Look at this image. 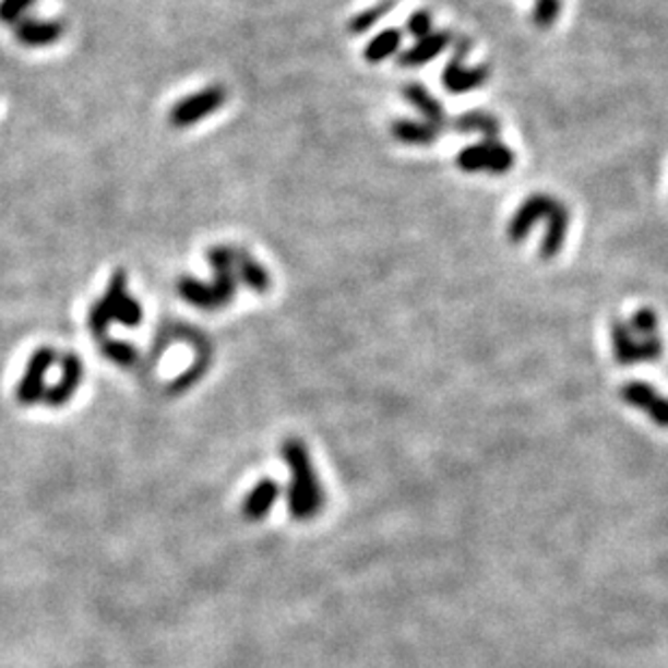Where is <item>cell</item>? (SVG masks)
I'll list each match as a JSON object with an SVG mask.
<instances>
[{"label": "cell", "instance_id": "30bf717a", "mask_svg": "<svg viewBox=\"0 0 668 668\" xmlns=\"http://www.w3.org/2000/svg\"><path fill=\"white\" fill-rule=\"evenodd\" d=\"M59 366H61V374H59V381L55 385H48L46 390V396H44V403L48 407H63L68 405L74 394L79 392L81 383H83V374H85V368H83V361L79 355L74 353H68L59 359Z\"/></svg>", "mask_w": 668, "mask_h": 668}, {"label": "cell", "instance_id": "603a6c76", "mask_svg": "<svg viewBox=\"0 0 668 668\" xmlns=\"http://www.w3.org/2000/svg\"><path fill=\"white\" fill-rule=\"evenodd\" d=\"M628 325L632 327V332L639 337H656L660 335V321L658 314L652 308H641L632 314V319L628 321Z\"/></svg>", "mask_w": 668, "mask_h": 668}, {"label": "cell", "instance_id": "9a60e30c", "mask_svg": "<svg viewBox=\"0 0 668 668\" xmlns=\"http://www.w3.org/2000/svg\"><path fill=\"white\" fill-rule=\"evenodd\" d=\"M440 128L425 119H396L392 123V136L405 145H431L440 136Z\"/></svg>", "mask_w": 668, "mask_h": 668}, {"label": "cell", "instance_id": "83f0119b", "mask_svg": "<svg viewBox=\"0 0 668 668\" xmlns=\"http://www.w3.org/2000/svg\"><path fill=\"white\" fill-rule=\"evenodd\" d=\"M407 31L411 37H425L433 31V15L429 11H416L409 20H407Z\"/></svg>", "mask_w": 668, "mask_h": 668}, {"label": "cell", "instance_id": "8fae6325", "mask_svg": "<svg viewBox=\"0 0 668 668\" xmlns=\"http://www.w3.org/2000/svg\"><path fill=\"white\" fill-rule=\"evenodd\" d=\"M282 496V487L273 478H260L244 496L240 513L247 522H262L273 511Z\"/></svg>", "mask_w": 668, "mask_h": 668}, {"label": "cell", "instance_id": "d4e9b609", "mask_svg": "<svg viewBox=\"0 0 668 668\" xmlns=\"http://www.w3.org/2000/svg\"><path fill=\"white\" fill-rule=\"evenodd\" d=\"M37 0H0V22L17 24L33 9Z\"/></svg>", "mask_w": 668, "mask_h": 668}, {"label": "cell", "instance_id": "484cf974", "mask_svg": "<svg viewBox=\"0 0 668 668\" xmlns=\"http://www.w3.org/2000/svg\"><path fill=\"white\" fill-rule=\"evenodd\" d=\"M141 319H143V308H141V303H139L136 299H132V297L126 295L123 301L119 303L117 312H115V321L121 323V325H126V327H136V325L141 323Z\"/></svg>", "mask_w": 668, "mask_h": 668}, {"label": "cell", "instance_id": "52a82bcc", "mask_svg": "<svg viewBox=\"0 0 668 668\" xmlns=\"http://www.w3.org/2000/svg\"><path fill=\"white\" fill-rule=\"evenodd\" d=\"M557 198L552 195H544V193H537V195H530L517 211L515 215L511 217L509 227H506V236L513 244H522L528 234L533 231V227L539 222H550L554 208L558 206Z\"/></svg>", "mask_w": 668, "mask_h": 668}, {"label": "cell", "instance_id": "44dd1931", "mask_svg": "<svg viewBox=\"0 0 668 668\" xmlns=\"http://www.w3.org/2000/svg\"><path fill=\"white\" fill-rule=\"evenodd\" d=\"M392 7H394V0H383V2H379V4H374V7H370V9H366V11L357 13V15L348 22V31H350L353 35L366 33V31L372 28L383 15H387V13L392 11Z\"/></svg>", "mask_w": 668, "mask_h": 668}, {"label": "cell", "instance_id": "7a4b0ae2", "mask_svg": "<svg viewBox=\"0 0 668 668\" xmlns=\"http://www.w3.org/2000/svg\"><path fill=\"white\" fill-rule=\"evenodd\" d=\"M517 158L509 145L500 139H485L467 145L456 154V165L465 174H491L506 176L515 167Z\"/></svg>", "mask_w": 668, "mask_h": 668}, {"label": "cell", "instance_id": "ffe728a7", "mask_svg": "<svg viewBox=\"0 0 668 668\" xmlns=\"http://www.w3.org/2000/svg\"><path fill=\"white\" fill-rule=\"evenodd\" d=\"M401 44H403V33L398 28H385L370 39V44L363 50V57L370 63H381V61L394 57L398 52Z\"/></svg>", "mask_w": 668, "mask_h": 668}, {"label": "cell", "instance_id": "e0dca14e", "mask_svg": "<svg viewBox=\"0 0 668 668\" xmlns=\"http://www.w3.org/2000/svg\"><path fill=\"white\" fill-rule=\"evenodd\" d=\"M178 293L193 308H200V310H206V312L222 310V303H219V297H217L213 284H204V282L187 275L178 282Z\"/></svg>", "mask_w": 668, "mask_h": 668}, {"label": "cell", "instance_id": "7402d4cb", "mask_svg": "<svg viewBox=\"0 0 668 668\" xmlns=\"http://www.w3.org/2000/svg\"><path fill=\"white\" fill-rule=\"evenodd\" d=\"M100 348H103V353H105L107 359H111L112 363L123 366V368L134 366V361H136V357H139L136 346L130 344V342H126V339H109V337H105L103 344H100Z\"/></svg>", "mask_w": 668, "mask_h": 668}, {"label": "cell", "instance_id": "ba28073f", "mask_svg": "<svg viewBox=\"0 0 668 668\" xmlns=\"http://www.w3.org/2000/svg\"><path fill=\"white\" fill-rule=\"evenodd\" d=\"M621 401L643 411L656 427L668 429V396L645 381H628L621 387Z\"/></svg>", "mask_w": 668, "mask_h": 668}, {"label": "cell", "instance_id": "7c38bea8", "mask_svg": "<svg viewBox=\"0 0 668 668\" xmlns=\"http://www.w3.org/2000/svg\"><path fill=\"white\" fill-rule=\"evenodd\" d=\"M13 35L26 48H44L61 39L63 26L57 20H37L26 15L15 24Z\"/></svg>", "mask_w": 668, "mask_h": 668}, {"label": "cell", "instance_id": "5bb4252c", "mask_svg": "<svg viewBox=\"0 0 668 668\" xmlns=\"http://www.w3.org/2000/svg\"><path fill=\"white\" fill-rule=\"evenodd\" d=\"M403 96L416 111L422 115L425 121L438 126L440 130H444L448 126V115H445L444 107L422 83H405L403 85Z\"/></svg>", "mask_w": 668, "mask_h": 668}, {"label": "cell", "instance_id": "4fadbf2b", "mask_svg": "<svg viewBox=\"0 0 668 668\" xmlns=\"http://www.w3.org/2000/svg\"><path fill=\"white\" fill-rule=\"evenodd\" d=\"M452 33L450 31H431L429 35L420 37L411 48L403 50L398 55V65L401 68H420L433 59H438L445 48L452 44Z\"/></svg>", "mask_w": 668, "mask_h": 668}, {"label": "cell", "instance_id": "6da1fadb", "mask_svg": "<svg viewBox=\"0 0 668 668\" xmlns=\"http://www.w3.org/2000/svg\"><path fill=\"white\" fill-rule=\"evenodd\" d=\"M282 458L288 467L286 502L288 513L297 522H312L325 506V491L317 474L310 448L297 438L282 444Z\"/></svg>", "mask_w": 668, "mask_h": 668}, {"label": "cell", "instance_id": "4316f807", "mask_svg": "<svg viewBox=\"0 0 668 668\" xmlns=\"http://www.w3.org/2000/svg\"><path fill=\"white\" fill-rule=\"evenodd\" d=\"M560 7H562L560 0H537V4L533 9V22L539 28L552 26L560 15Z\"/></svg>", "mask_w": 668, "mask_h": 668}, {"label": "cell", "instance_id": "3957f363", "mask_svg": "<svg viewBox=\"0 0 668 668\" xmlns=\"http://www.w3.org/2000/svg\"><path fill=\"white\" fill-rule=\"evenodd\" d=\"M610 342L612 355L621 366H636V363H654L663 357L665 344L663 337H639L628 325V321L615 319L610 323Z\"/></svg>", "mask_w": 668, "mask_h": 668}, {"label": "cell", "instance_id": "8992f818", "mask_svg": "<svg viewBox=\"0 0 668 668\" xmlns=\"http://www.w3.org/2000/svg\"><path fill=\"white\" fill-rule=\"evenodd\" d=\"M225 100H227V92L223 87H219V85L206 87V90L195 92V94L182 98L180 103H176L174 109L169 112V121L176 128L195 126L202 119L211 117L213 112L219 111L225 105Z\"/></svg>", "mask_w": 668, "mask_h": 668}, {"label": "cell", "instance_id": "277c9868", "mask_svg": "<svg viewBox=\"0 0 668 668\" xmlns=\"http://www.w3.org/2000/svg\"><path fill=\"white\" fill-rule=\"evenodd\" d=\"M469 48H472V41L467 37L454 39V55L445 63L444 72H442V83L450 94H467V92L480 90L491 76L487 65H476V68L465 65V57Z\"/></svg>", "mask_w": 668, "mask_h": 668}, {"label": "cell", "instance_id": "cb8c5ba5", "mask_svg": "<svg viewBox=\"0 0 668 668\" xmlns=\"http://www.w3.org/2000/svg\"><path fill=\"white\" fill-rule=\"evenodd\" d=\"M236 255H238V249L227 247V244H217V247L208 249V264H211L213 273L236 271Z\"/></svg>", "mask_w": 668, "mask_h": 668}, {"label": "cell", "instance_id": "5b68a950", "mask_svg": "<svg viewBox=\"0 0 668 668\" xmlns=\"http://www.w3.org/2000/svg\"><path fill=\"white\" fill-rule=\"evenodd\" d=\"M59 361V355L55 348H48V346H41L37 348L28 361H26V368H24V374L15 387V398L20 405L24 407H31V405H37V403H44V396H46V377L48 372L55 368V363Z\"/></svg>", "mask_w": 668, "mask_h": 668}, {"label": "cell", "instance_id": "d6986e66", "mask_svg": "<svg viewBox=\"0 0 668 668\" xmlns=\"http://www.w3.org/2000/svg\"><path fill=\"white\" fill-rule=\"evenodd\" d=\"M452 128L456 132H463V134H480L485 139H498L500 136V121L485 111H469L465 115H458L454 121H452Z\"/></svg>", "mask_w": 668, "mask_h": 668}, {"label": "cell", "instance_id": "ac0fdd59", "mask_svg": "<svg viewBox=\"0 0 668 668\" xmlns=\"http://www.w3.org/2000/svg\"><path fill=\"white\" fill-rule=\"evenodd\" d=\"M569 222H571V215H569V208L558 202L550 222L546 223V236H544V242H541V258L544 260H552L557 255L558 251L562 249L564 244V238H566V231H569Z\"/></svg>", "mask_w": 668, "mask_h": 668}, {"label": "cell", "instance_id": "2e32d148", "mask_svg": "<svg viewBox=\"0 0 668 668\" xmlns=\"http://www.w3.org/2000/svg\"><path fill=\"white\" fill-rule=\"evenodd\" d=\"M236 279L244 284L255 295H266L271 288V275L269 271L244 249H238L236 255Z\"/></svg>", "mask_w": 668, "mask_h": 668}, {"label": "cell", "instance_id": "9c48e42d", "mask_svg": "<svg viewBox=\"0 0 668 668\" xmlns=\"http://www.w3.org/2000/svg\"><path fill=\"white\" fill-rule=\"evenodd\" d=\"M126 295H128V277H126V271L119 269V271L112 273L111 282H109L105 295L92 306L90 317H87L90 330L98 339L107 337V332L115 321V312H117V308H119V303L123 301Z\"/></svg>", "mask_w": 668, "mask_h": 668}]
</instances>
